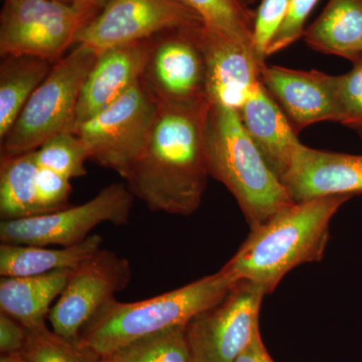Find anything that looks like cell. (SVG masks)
Instances as JSON below:
<instances>
[{
  "label": "cell",
  "mask_w": 362,
  "mask_h": 362,
  "mask_svg": "<svg viewBox=\"0 0 362 362\" xmlns=\"http://www.w3.org/2000/svg\"><path fill=\"white\" fill-rule=\"evenodd\" d=\"M239 281L221 268L218 273L149 299L120 302L113 298L90 319L78 340L107 358L136 340L187 326L195 316L220 303Z\"/></svg>",
  "instance_id": "obj_3"
},
{
  "label": "cell",
  "mask_w": 362,
  "mask_h": 362,
  "mask_svg": "<svg viewBox=\"0 0 362 362\" xmlns=\"http://www.w3.org/2000/svg\"><path fill=\"white\" fill-rule=\"evenodd\" d=\"M233 362H275L266 349L259 331L242 354Z\"/></svg>",
  "instance_id": "obj_32"
},
{
  "label": "cell",
  "mask_w": 362,
  "mask_h": 362,
  "mask_svg": "<svg viewBox=\"0 0 362 362\" xmlns=\"http://www.w3.org/2000/svg\"><path fill=\"white\" fill-rule=\"evenodd\" d=\"M152 44L153 37L116 45L99 54L83 86L75 129L110 106L143 77Z\"/></svg>",
  "instance_id": "obj_16"
},
{
  "label": "cell",
  "mask_w": 362,
  "mask_h": 362,
  "mask_svg": "<svg viewBox=\"0 0 362 362\" xmlns=\"http://www.w3.org/2000/svg\"><path fill=\"white\" fill-rule=\"evenodd\" d=\"M266 291L240 280L216 305L194 317L185 328L194 362H233L259 332Z\"/></svg>",
  "instance_id": "obj_9"
},
{
  "label": "cell",
  "mask_w": 362,
  "mask_h": 362,
  "mask_svg": "<svg viewBox=\"0 0 362 362\" xmlns=\"http://www.w3.org/2000/svg\"><path fill=\"white\" fill-rule=\"evenodd\" d=\"M54 63L26 54L1 57L0 63V141L25 108Z\"/></svg>",
  "instance_id": "obj_21"
},
{
  "label": "cell",
  "mask_w": 362,
  "mask_h": 362,
  "mask_svg": "<svg viewBox=\"0 0 362 362\" xmlns=\"http://www.w3.org/2000/svg\"><path fill=\"white\" fill-rule=\"evenodd\" d=\"M0 362H30L21 354H1Z\"/></svg>",
  "instance_id": "obj_34"
},
{
  "label": "cell",
  "mask_w": 362,
  "mask_h": 362,
  "mask_svg": "<svg viewBox=\"0 0 362 362\" xmlns=\"http://www.w3.org/2000/svg\"><path fill=\"white\" fill-rule=\"evenodd\" d=\"M100 13L95 7L58 0H4L0 57L26 54L57 63Z\"/></svg>",
  "instance_id": "obj_6"
},
{
  "label": "cell",
  "mask_w": 362,
  "mask_h": 362,
  "mask_svg": "<svg viewBox=\"0 0 362 362\" xmlns=\"http://www.w3.org/2000/svg\"><path fill=\"white\" fill-rule=\"evenodd\" d=\"M28 330L13 317L0 312V352L1 354H21Z\"/></svg>",
  "instance_id": "obj_31"
},
{
  "label": "cell",
  "mask_w": 362,
  "mask_h": 362,
  "mask_svg": "<svg viewBox=\"0 0 362 362\" xmlns=\"http://www.w3.org/2000/svg\"><path fill=\"white\" fill-rule=\"evenodd\" d=\"M294 202L329 195L362 194V156L302 146L282 178Z\"/></svg>",
  "instance_id": "obj_15"
},
{
  "label": "cell",
  "mask_w": 362,
  "mask_h": 362,
  "mask_svg": "<svg viewBox=\"0 0 362 362\" xmlns=\"http://www.w3.org/2000/svg\"><path fill=\"white\" fill-rule=\"evenodd\" d=\"M102 244L103 238L99 235H90L80 244L61 249L1 243L0 276L30 277L75 269L78 264L100 251Z\"/></svg>",
  "instance_id": "obj_20"
},
{
  "label": "cell",
  "mask_w": 362,
  "mask_h": 362,
  "mask_svg": "<svg viewBox=\"0 0 362 362\" xmlns=\"http://www.w3.org/2000/svg\"><path fill=\"white\" fill-rule=\"evenodd\" d=\"M290 0H261L255 13L252 47L259 61L265 63L267 49L282 25Z\"/></svg>",
  "instance_id": "obj_28"
},
{
  "label": "cell",
  "mask_w": 362,
  "mask_h": 362,
  "mask_svg": "<svg viewBox=\"0 0 362 362\" xmlns=\"http://www.w3.org/2000/svg\"><path fill=\"white\" fill-rule=\"evenodd\" d=\"M211 105L209 98L177 102L156 96L148 137L126 180L150 211L187 216L201 206L209 177L206 132Z\"/></svg>",
  "instance_id": "obj_1"
},
{
  "label": "cell",
  "mask_w": 362,
  "mask_h": 362,
  "mask_svg": "<svg viewBox=\"0 0 362 362\" xmlns=\"http://www.w3.org/2000/svg\"><path fill=\"white\" fill-rule=\"evenodd\" d=\"M135 197L124 183H112L90 201L52 213L1 221L0 242L30 246L71 247L84 242L104 223L127 225Z\"/></svg>",
  "instance_id": "obj_8"
},
{
  "label": "cell",
  "mask_w": 362,
  "mask_h": 362,
  "mask_svg": "<svg viewBox=\"0 0 362 362\" xmlns=\"http://www.w3.org/2000/svg\"><path fill=\"white\" fill-rule=\"evenodd\" d=\"M21 354L30 362H103L104 359L80 340L61 337L47 326L28 330Z\"/></svg>",
  "instance_id": "obj_25"
},
{
  "label": "cell",
  "mask_w": 362,
  "mask_h": 362,
  "mask_svg": "<svg viewBox=\"0 0 362 362\" xmlns=\"http://www.w3.org/2000/svg\"><path fill=\"white\" fill-rule=\"evenodd\" d=\"M98 56L90 47L76 45L54 64L0 141V156L35 151L54 136L74 132L83 86Z\"/></svg>",
  "instance_id": "obj_5"
},
{
  "label": "cell",
  "mask_w": 362,
  "mask_h": 362,
  "mask_svg": "<svg viewBox=\"0 0 362 362\" xmlns=\"http://www.w3.org/2000/svg\"><path fill=\"white\" fill-rule=\"evenodd\" d=\"M202 23V18L178 0H112L81 30L76 45L99 54L116 45Z\"/></svg>",
  "instance_id": "obj_11"
},
{
  "label": "cell",
  "mask_w": 362,
  "mask_h": 362,
  "mask_svg": "<svg viewBox=\"0 0 362 362\" xmlns=\"http://www.w3.org/2000/svg\"><path fill=\"white\" fill-rule=\"evenodd\" d=\"M103 362H104V359H103Z\"/></svg>",
  "instance_id": "obj_38"
},
{
  "label": "cell",
  "mask_w": 362,
  "mask_h": 362,
  "mask_svg": "<svg viewBox=\"0 0 362 362\" xmlns=\"http://www.w3.org/2000/svg\"><path fill=\"white\" fill-rule=\"evenodd\" d=\"M35 159L40 168L51 169L70 180L87 175L85 164L89 153L75 132L62 133L47 140L35 150Z\"/></svg>",
  "instance_id": "obj_26"
},
{
  "label": "cell",
  "mask_w": 362,
  "mask_h": 362,
  "mask_svg": "<svg viewBox=\"0 0 362 362\" xmlns=\"http://www.w3.org/2000/svg\"><path fill=\"white\" fill-rule=\"evenodd\" d=\"M352 64H354V65H356V64H362V52L356 59H354V62H352Z\"/></svg>",
  "instance_id": "obj_35"
},
{
  "label": "cell",
  "mask_w": 362,
  "mask_h": 362,
  "mask_svg": "<svg viewBox=\"0 0 362 362\" xmlns=\"http://www.w3.org/2000/svg\"><path fill=\"white\" fill-rule=\"evenodd\" d=\"M199 25L153 37L143 80L157 97L177 102L207 98L206 62L195 35Z\"/></svg>",
  "instance_id": "obj_12"
},
{
  "label": "cell",
  "mask_w": 362,
  "mask_h": 362,
  "mask_svg": "<svg viewBox=\"0 0 362 362\" xmlns=\"http://www.w3.org/2000/svg\"><path fill=\"white\" fill-rule=\"evenodd\" d=\"M238 113L252 142L282 180L302 146L284 112L259 82Z\"/></svg>",
  "instance_id": "obj_17"
},
{
  "label": "cell",
  "mask_w": 362,
  "mask_h": 362,
  "mask_svg": "<svg viewBox=\"0 0 362 362\" xmlns=\"http://www.w3.org/2000/svg\"><path fill=\"white\" fill-rule=\"evenodd\" d=\"M185 328L178 326L143 337L106 359L111 362H194Z\"/></svg>",
  "instance_id": "obj_24"
},
{
  "label": "cell",
  "mask_w": 362,
  "mask_h": 362,
  "mask_svg": "<svg viewBox=\"0 0 362 362\" xmlns=\"http://www.w3.org/2000/svg\"><path fill=\"white\" fill-rule=\"evenodd\" d=\"M206 154L209 176L233 195L251 230L295 204L247 134L235 109L211 103Z\"/></svg>",
  "instance_id": "obj_4"
},
{
  "label": "cell",
  "mask_w": 362,
  "mask_h": 362,
  "mask_svg": "<svg viewBox=\"0 0 362 362\" xmlns=\"http://www.w3.org/2000/svg\"><path fill=\"white\" fill-rule=\"evenodd\" d=\"M58 1L66 2V4H83V6L95 7V8L102 11L105 7L110 4L112 0H58Z\"/></svg>",
  "instance_id": "obj_33"
},
{
  "label": "cell",
  "mask_w": 362,
  "mask_h": 362,
  "mask_svg": "<svg viewBox=\"0 0 362 362\" xmlns=\"http://www.w3.org/2000/svg\"><path fill=\"white\" fill-rule=\"evenodd\" d=\"M338 122L356 130L362 137V64L341 76H335Z\"/></svg>",
  "instance_id": "obj_27"
},
{
  "label": "cell",
  "mask_w": 362,
  "mask_h": 362,
  "mask_svg": "<svg viewBox=\"0 0 362 362\" xmlns=\"http://www.w3.org/2000/svg\"><path fill=\"white\" fill-rule=\"evenodd\" d=\"M304 39L311 49L352 63L362 52V0H329Z\"/></svg>",
  "instance_id": "obj_19"
},
{
  "label": "cell",
  "mask_w": 362,
  "mask_h": 362,
  "mask_svg": "<svg viewBox=\"0 0 362 362\" xmlns=\"http://www.w3.org/2000/svg\"><path fill=\"white\" fill-rule=\"evenodd\" d=\"M104 362H111V361H108V359L104 358Z\"/></svg>",
  "instance_id": "obj_36"
},
{
  "label": "cell",
  "mask_w": 362,
  "mask_h": 362,
  "mask_svg": "<svg viewBox=\"0 0 362 362\" xmlns=\"http://www.w3.org/2000/svg\"><path fill=\"white\" fill-rule=\"evenodd\" d=\"M73 270L30 277H1L0 312L13 317L28 330L47 326L52 302L65 290Z\"/></svg>",
  "instance_id": "obj_18"
},
{
  "label": "cell",
  "mask_w": 362,
  "mask_h": 362,
  "mask_svg": "<svg viewBox=\"0 0 362 362\" xmlns=\"http://www.w3.org/2000/svg\"><path fill=\"white\" fill-rule=\"evenodd\" d=\"M197 13L204 25L252 47L255 14L247 0H178Z\"/></svg>",
  "instance_id": "obj_23"
},
{
  "label": "cell",
  "mask_w": 362,
  "mask_h": 362,
  "mask_svg": "<svg viewBox=\"0 0 362 362\" xmlns=\"http://www.w3.org/2000/svg\"><path fill=\"white\" fill-rule=\"evenodd\" d=\"M195 35L206 62V95L211 103L239 111L261 82L262 63L252 47L202 25Z\"/></svg>",
  "instance_id": "obj_13"
},
{
  "label": "cell",
  "mask_w": 362,
  "mask_h": 362,
  "mask_svg": "<svg viewBox=\"0 0 362 362\" xmlns=\"http://www.w3.org/2000/svg\"><path fill=\"white\" fill-rule=\"evenodd\" d=\"M261 82L297 134L315 123L338 122L335 76L317 70L265 65Z\"/></svg>",
  "instance_id": "obj_14"
},
{
  "label": "cell",
  "mask_w": 362,
  "mask_h": 362,
  "mask_svg": "<svg viewBox=\"0 0 362 362\" xmlns=\"http://www.w3.org/2000/svg\"><path fill=\"white\" fill-rule=\"evenodd\" d=\"M352 195H329L295 202L251 233L223 270L239 280L261 285L271 294L282 279L302 264L322 259L330 221Z\"/></svg>",
  "instance_id": "obj_2"
},
{
  "label": "cell",
  "mask_w": 362,
  "mask_h": 362,
  "mask_svg": "<svg viewBox=\"0 0 362 362\" xmlns=\"http://www.w3.org/2000/svg\"><path fill=\"white\" fill-rule=\"evenodd\" d=\"M319 0H290L282 25L271 40L267 49V58L283 51L286 47L304 37L305 23Z\"/></svg>",
  "instance_id": "obj_29"
},
{
  "label": "cell",
  "mask_w": 362,
  "mask_h": 362,
  "mask_svg": "<svg viewBox=\"0 0 362 362\" xmlns=\"http://www.w3.org/2000/svg\"><path fill=\"white\" fill-rule=\"evenodd\" d=\"M247 1H249V4H251V2H254L255 0H247Z\"/></svg>",
  "instance_id": "obj_37"
},
{
  "label": "cell",
  "mask_w": 362,
  "mask_h": 362,
  "mask_svg": "<svg viewBox=\"0 0 362 362\" xmlns=\"http://www.w3.org/2000/svg\"><path fill=\"white\" fill-rule=\"evenodd\" d=\"M156 108V94L142 77L74 132L84 142L89 160L126 180L144 148Z\"/></svg>",
  "instance_id": "obj_7"
},
{
  "label": "cell",
  "mask_w": 362,
  "mask_h": 362,
  "mask_svg": "<svg viewBox=\"0 0 362 362\" xmlns=\"http://www.w3.org/2000/svg\"><path fill=\"white\" fill-rule=\"evenodd\" d=\"M37 194L45 214L70 206V178L51 169L40 168L37 173Z\"/></svg>",
  "instance_id": "obj_30"
},
{
  "label": "cell",
  "mask_w": 362,
  "mask_h": 362,
  "mask_svg": "<svg viewBox=\"0 0 362 362\" xmlns=\"http://www.w3.org/2000/svg\"><path fill=\"white\" fill-rule=\"evenodd\" d=\"M35 151L0 158V218L20 220L44 214L37 194Z\"/></svg>",
  "instance_id": "obj_22"
},
{
  "label": "cell",
  "mask_w": 362,
  "mask_h": 362,
  "mask_svg": "<svg viewBox=\"0 0 362 362\" xmlns=\"http://www.w3.org/2000/svg\"><path fill=\"white\" fill-rule=\"evenodd\" d=\"M132 275L129 261L109 250L101 249L86 259L71 271L65 290L49 312L52 330L78 340L90 319L129 286Z\"/></svg>",
  "instance_id": "obj_10"
}]
</instances>
